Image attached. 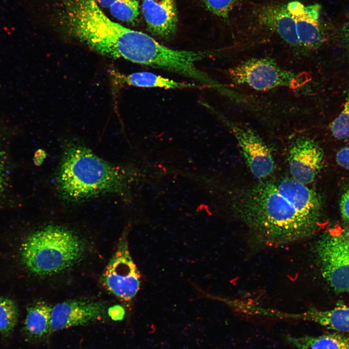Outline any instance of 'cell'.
<instances>
[{
  "mask_svg": "<svg viewBox=\"0 0 349 349\" xmlns=\"http://www.w3.org/2000/svg\"><path fill=\"white\" fill-rule=\"evenodd\" d=\"M84 252V243L76 233L54 225L31 234L20 249L25 266L32 273L42 276L69 269L81 259Z\"/></svg>",
  "mask_w": 349,
  "mask_h": 349,
  "instance_id": "obj_3",
  "label": "cell"
},
{
  "mask_svg": "<svg viewBox=\"0 0 349 349\" xmlns=\"http://www.w3.org/2000/svg\"><path fill=\"white\" fill-rule=\"evenodd\" d=\"M324 154L310 138L300 136L289 146L287 160L291 177L302 184L312 183L322 167Z\"/></svg>",
  "mask_w": 349,
  "mask_h": 349,
  "instance_id": "obj_8",
  "label": "cell"
},
{
  "mask_svg": "<svg viewBox=\"0 0 349 349\" xmlns=\"http://www.w3.org/2000/svg\"><path fill=\"white\" fill-rule=\"evenodd\" d=\"M125 169L100 158L79 143L64 148L55 175L58 192L78 202L104 194H120L127 178Z\"/></svg>",
  "mask_w": 349,
  "mask_h": 349,
  "instance_id": "obj_2",
  "label": "cell"
},
{
  "mask_svg": "<svg viewBox=\"0 0 349 349\" xmlns=\"http://www.w3.org/2000/svg\"><path fill=\"white\" fill-rule=\"evenodd\" d=\"M340 208L343 220L345 222L349 223V190L342 196Z\"/></svg>",
  "mask_w": 349,
  "mask_h": 349,
  "instance_id": "obj_22",
  "label": "cell"
},
{
  "mask_svg": "<svg viewBox=\"0 0 349 349\" xmlns=\"http://www.w3.org/2000/svg\"><path fill=\"white\" fill-rule=\"evenodd\" d=\"M52 308L44 301H38L27 308L22 331L28 340L38 343L48 340L52 334Z\"/></svg>",
  "mask_w": 349,
  "mask_h": 349,
  "instance_id": "obj_11",
  "label": "cell"
},
{
  "mask_svg": "<svg viewBox=\"0 0 349 349\" xmlns=\"http://www.w3.org/2000/svg\"><path fill=\"white\" fill-rule=\"evenodd\" d=\"M108 291L128 303L136 295L141 286V275L128 249L127 235L123 233L117 248L102 275Z\"/></svg>",
  "mask_w": 349,
  "mask_h": 349,
  "instance_id": "obj_6",
  "label": "cell"
},
{
  "mask_svg": "<svg viewBox=\"0 0 349 349\" xmlns=\"http://www.w3.org/2000/svg\"><path fill=\"white\" fill-rule=\"evenodd\" d=\"M347 234H348V237H349V233H347Z\"/></svg>",
  "mask_w": 349,
  "mask_h": 349,
  "instance_id": "obj_28",
  "label": "cell"
},
{
  "mask_svg": "<svg viewBox=\"0 0 349 349\" xmlns=\"http://www.w3.org/2000/svg\"><path fill=\"white\" fill-rule=\"evenodd\" d=\"M106 313V307L100 301L72 300L52 306L51 315L52 333L75 326L96 322Z\"/></svg>",
  "mask_w": 349,
  "mask_h": 349,
  "instance_id": "obj_9",
  "label": "cell"
},
{
  "mask_svg": "<svg viewBox=\"0 0 349 349\" xmlns=\"http://www.w3.org/2000/svg\"><path fill=\"white\" fill-rule=\"evenodd\" d=\"M98 5L105 8H110L117 0H95Z\"/></svg>",
  "mask_w": 349,
  "mask_h": 349,
  "instance_id": "obj_27",
  "label": "cell"
},
{
  "mask_svg": "<svg viewBox=\"0 0 349 349\" xmlns=\"http://www.w3.org/2000/svg\"><path fill=\"white\" fill-rule=\"evenodd\" d=\"M323 277L337 293H349V238L347 233H325L316 245Z\"/></svg>",
  "mask_w": 349,
  "mask_h": 349,
  "instance_id": "obj_5",
  "label": "cell"
},
{
  "mask_svg": "<svg viewBox=\"0 0 349 349\" xmlns=\"http://www.w3.org/2000/svg\"><path fill=\"white\" fill-rule=\"evenodd\" d=\"M233 206L237 217L263 242L284 245L316 230L321 206L292 199L274 179H262L238 192Z\"/></svg>",
  "mask_w": 349,
  "mask_h": 349,
  "instance_id": "obj_1",
  "label": "cell"
},
{
  "mask_svg": "<svg viewBox=\"0 0 349 349\" xmlns=\"http://www.w3.org/2000/svg\"><path fill=\"white\" fill-rule=\"evenodd\" d=\"M141 10L151 33L165 39L175 33L177 15L174 0H142Z\"/></svg>",
  "mask_w": 349,
  "mask_h": 349,
  "instance_id": "obj_10",
  "label": "cell"
},
{
  "mask_svg": "<svg viewBox=\"0 0 349 349\" xmlns=\"http://www.w3.org/2000/svg\"><path fill=\"white\" fill-rule=\"evenodd\" d=\"M305 6L298 1H294L287 4L286 9L288 13L294 17H298L304 13Z\"/></svg>",
  "mask_w": 349,
  "mask_h": 349,
  "instance_id": "obj_23",
  "label": "cell"
},
{
  "mask_svg": "<svg viewBox=\"0 0 349 349\" xmlns=\"http://www.w3.org/2000/svg\"><path fill=\"white\" fill-rule=\"evenodd\" d=\"M273 19V27L280 37L287 44L300 47L296 30V20L286 8L278 12Z\"/></svg>",
  "mask_w": 349,
  "mask_h": 349,
  "instance_id": "obj_16",
  "label": "cell"
},
{
  "mask_svg": "<svg viewBox=\"0 0 349 349\" xmlns=\"http://www.w3.org/2000/svg\"><path fill=\"white\" fill-rule=\"evenodd\" d=\"M120 84L144 88L183 89L197 87L194 83L178 82L149 72H139L129 75L116 74Z\"/></svg>",
  "mask_w": 349,
  "mask_h": 349,
  "instance_id": "obj_13",
  "label": "cell"
},
{
  "mask_svg": "<svg viewBox=\"0 0 349 349\" xmlns=\"http://www.w3.org/2000/svg\"><path fill=\"white\" fill-rule=\"evenodd\" d=\"M19 318V310L15 301L6 297L0 298V334L9 336Z\"/></svg>",
  "mask_w": 349,
  "mask_h": 349,
  "instance_id": "obj_17",
  "label": "cell"
},
{
  "mask_svg": "<svg viewBox=\"0 0 349 349\" xmlns=\"http://www.w3.org/2000/svg\"><path fill=\"white\" fill-rule=\"evenodd\" d=\"M238 0H204L206 8L213 14L225 17Z\"/></svg>",
  "mask_w": 349,
  "mask_h": 349,
  "instance_id": "obj_20",
  "label": "cell"
},
{
  "mask_svg": "<svg viewBox=\"0 0 349 349\" xmlns=\"http://www.w3.org/2000/svg\"><path fill=\"white\" fill-rule=\"evenodd\" d=\"M108 315L114 320H121L124 318L125 310L120 305H115L108 309Z\"/></svg>",
  "mask_w": 349,
  "mask_h": 349,
  "instance_id": "obj_24",
  "label": "cell"
},
{
  "mask_svg": "<svg viewBox=\"0 0 349 349\" xmlns=\"http://www.w3.org/2000/svg\"><path fill=\"white\" fill-rule=\"evenodd\" d=\"M294 17L299 46L307 49L319 46L323 41L324 35L318 18L309 15L305 8L302 15Z\"/></svg>",
  "mask_w": 349,
  "mask_h": 349,
  "instance_id": "obj_14",
  "label": "cell"
},
{
  "mask_svg": "<svg viewBox=\"0 0 349 349\" xmlns=\"http://www.w3.org/2000/svg\"><path fill=\"white\" fill-rule=\"evenodd\" d=\"M137 0H117L109 8L111 14L116 18L128 23L135 22L139 15Z\"/></svg>",
  "mask_w": 349,
  "mask_h": 349,
  "instance_id": "obj_18",
  "label": "cell"
},
{
  "mask_svg": "<svg viewBox=\"0 0 349 349\" xmlns=\"http://www.w3.org/2000/svg\"><path fill=\"white\" fill-rule=\"evenodd\" d=\"M4 161L0 153V195L4 190L5 184L6 175Z\"/></svg>",
  "mask_w": 349,
  "mask_h": 349,
  "instance_id": "obj_25",
  "label": "cell"
},
{
  "mask_svg": "<svg viewBox=\"0 0 349 349\" xmlns=\"http://www.w3.org/2000/svg\"><path fill=\"white\" fill-rule=\"evenodd\" d=\"M330 128L333 136L336 139L349 138V92L346 97L343 110L331 124Z\"/></svg>",
  "mask_w": 349,
  "mask_h": 349,
  "instance_id": "obj_19",
  "label": "cell"
},
{
  "mask_svg": "<svg viewBox=\"0 0 349 349\" xmlns=\"http://www.w3.org/2000/svg\"><path fill=\"white\" fill-rule=\"evenodd\" d=\"M305 317L326 328L340 332H349V306H339L326 311L312 310Z\"/></svg>",
  "mask_w": 349,
  "mask_h": 349,
  "instance_id": "obj_15",
  "label": "cell"
},
{
  "mask_svg": "<svg viewBox=\"0 0 349 349\" xmlns=\"http://www.w3.org/2000/svg\"><path fill=\"white\" fill-rule=\"evenodd\" d=\"M336 160L340 166L349 170V145L338 151Z\"/></svg>",
  "mask_w": 349,
  "mask_h": 349,
  "instance_id": "obj_21",
  "label": "cell"
},
{
  "mask_svg": "<svg viewBox=\"0 0 349 349\" xmlns=\"http://www.w3.org/2000/svg\"><path fill=\"white\" fill-rule=\"evenodd\" d=\"M341 34L343 40L349 46V19L343 25L341 28Z\"/></svg>",
  "mask_w": 349,
  "mask_h": 349,
  "instance_id": "obj_26",
  "label": "cell"
},
{
  "mask_svg": "<svg viewBox=\"0 0 349 349\" xmlns=\"http://www.w3.org/2000/svg\"><path fill=\"white\" fill-rule=\"evenodd\" d=\"M240 148L245 163L252 174L260 180L269 177L275 169L272 154L260 137L252 129L222 118Z\"/></svg>",
  "mask_w": 349,
  "mask_h": 349,
  "instance_id": "obj_7",
  "label": "cell"
},
{
  "mask_svg": "<svg viewBox=\"0 0 349 349\" xmlns=\"http://www.w3.org/2000/svg\"><path fill=\"white\" fill-rule=\"evenodd\" d=\"M287 340L297 349H349V336L339 333L317 336H288Z\"/></svg>",
  "mask_w": 349,
  "mask_h": 349,
  "instance_id": "obj_12",
  "label": "cell"
},
{
  "mask_svg": "<svg viewBox=\"0 0 349 349\" xmlns=\"http://www.w3.org/2000/svg\"><path fill=\"white\" fill-rule=\"evenodd\" d=\"M227 74L233 83L257 91L281 87L296 89L308 79L306 73L285 69L268 57L245 60L229 68Z\"/></svg>",
  "mask_w": 349,
  "mask_h": 349,
  "instance_id": "obj_4",
  "label": "cell"
}]
</instances>
